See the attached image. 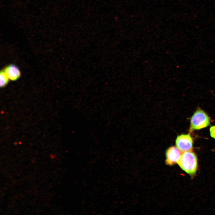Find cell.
Returning <instances> with one entry per match:
<instances>
[{
	"label": "cell",
	"instance_id": "8992f818",
	"mask_svg": "<svg viewBox=\"0 0 215 215\" xmlns=\"http://www.w3.org/2000/svg\"><path fill=\"white\" fill-rule=\"evenodd\" d=\"M0 87H5L7 84L9 79L4 70L0 72Z\"/></svg>",
	"mask_w": 215,
	"mask_h": 215
},
{
	"label": "cell",
	"instance_id": "277c9868",
	"mask_svg": "<svg viewBox=\"0 0 215 215\" xmlns=\"http://www.w3.org/2000/svg\"><path fill=\"white\" fill-rule=\"evenodd\" d=\"M182 152L177 147L172 146L168 148L166 152V164L171 166L178 163Z\"/></svg>",
	"mask_w": 215,
	"mask_h": 215
},
{
	"label": "cell",
	"instance_id": "6da1fadb",
	"mask_svg": "<svg viewBox=\"0 0 215 215\" xmlns=\"http://www.w3.org/2000/svg\"><path fill=\"white\" fill-rule=\"evenodd\" d=\"M178 163L182 170L189 174L195 173L197 168V159L195 154L192 151L182 153Z\"/></svg>",
	"mask_w": 215,
	"mask_h": 215
},
{
	"label": "cell",
	"instance_id": "3957f363",
	"mask_svg": "<svg viewBox=\"0 0 215 215\" xmlns=\"http://www.w3.org/2000/svg\"><path fill=\"white\" fill-rule=\"evenodd\" d=\"M176 145L177 148L182 152L192 151L193 140L189 134H181L177 137Z\"/></svg>",
	"mask_w": 215,
	"mask_h": 215
},
{
	"label": "cell",
	"instance_id": "5b68a950",
	"mask_svg": "<svg viewBox=\"0 0 215 215\" xmlns=\"http://www.w3.org/2000/svg\"><path fill=\"white\" fill-rule=\"evenodd\" d=\"M4 70L9 79L11 80H16L20 76V72L19 69L15 65H9L6 67Z\"/></svg>",
	"mask_w": 215,
	"mask_h": 215
},
{
	"label": "cell",
	"instance_id": "52a82bcc",
	"mask_svg": "<svg viewBox=\"0 0 215 215\" xmlns=\"http://www.w3.org/2000/svg\"><path fill=\"white\" fill-rule=\"evenodd\" d=\"M211 136L215 139V126H211L210 129Z\"/></svg>",
	"mask_w": 215,
	"mask_h": 215
},
{
	"label": "cell",
	"instance_id": "7a4b0ae2",
	"mask_svg": "<svg viewBox=\"0 0 215 215\" xmlns=\"http://www.w3.org/2000/svg\"><path fill=\"white\" fill-rule=\"evenodd\" d=\"M190 131L200 129L209 126L210 118L203 110L198 109L194 113L191 119Z\"/></svg>",
	"mask_w": 215,
	"mask_h": 215
}]
</instances>
